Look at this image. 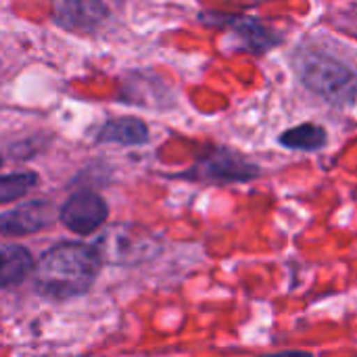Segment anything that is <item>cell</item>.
Instances as JSON below:
<instances>
[{
	"label": "cell",
	"instance_id": "obj_1",
	"mask_svg": "<svg viewBox=\"0 0 357 357\" xmlns=\"http://www.w3.org/2000/svg\"><path fill=\"white\" fill-rule=\"evenodd\" d=\"M100 253L94 245L61 243L48 249L33 266V287L42 297L67 301L90 291L100 270Z\"/></svg>",
	"mask_w": 357,
	"mask_h": 357
},
{
	"label": "cell",
	"instance_id": "obj_2",
	"mask_svg": "<svg viewBox=\"0 0 357 357\" xmlns=\"http://www.w3.org/2000/svg\"><path fill=\"white\" fill-rule=\"evenodd\" d=\"M297 71L312 92L335 105H347L357 98V73L326 52L305 50L297 59Z\"/></svg>",
	"mask_w": 357,
	"mask_h": 357
},
{
	"label": "cell",
	"instance_id": "obj_3",
	"mask_svg": "<svg viewBox=\"0 0 357 357\" xmlns=\"http://www.w3.org/2000/svg\"><path fill=\"white\" fill-rule=\"evenodd\" d=\"M107 218H109V207L105 199L90 190H79L71 195L59 211L61 224L67 230L82 236L96 232L107 222Z\"/></svg>",
	"mask_w": 357,
	"mask_h": 357
},
{
	"label": "cell",
	"instance_id": "obj_4",
	"mask_svg": "<svg viewBox=\"0 0 357 357\" xmlns=\"http://www.w3.org/2000/svg\"><path fill=\"white\" fill-rule=\"evenodd\" d=\"M100 253V259L115 261V264H132L144 261L146 257L157 253V243L144 234L134 232L130 228H113L109 230L100 243L94 245Z\"/></svg>",
	"mask_w": 357,
	"mask_h": 357
},
{
	"label": "cell",
	"instance_id": "obj_5",
	"mask_svg": "<svg viewBox=\"0 0 357 357\" xmlns=\"http://www.w3.org/2000/svg\"><path fill=\"white\" fill-rule=\"evenodd\" d=\"M54 23L73 33L94 31L109 15L102 0H54Z\"/></svg>",
	"mask_w": 357,
	"mask_h": 357
},
{
	"label": "cell",
	"instance_id": "obj_6",
	"mask_svg": "<svg viewBox=\"0 0 357 357\" xmlns=\"http://www.w3.org/2000/svg\"><path fill=\"white\" fill-rule=\"evenodd\" d=\"M54 220V207L48 201H27L10 211L0 213L2 236H27L44 230Z\"/></svg>",
	"mask_w": 357,
	"mask_h": 357
},
{
	"label": "cell",
	"instance_id": "obj_7",
	"mask_svg": "<svg viewBox=\"0 0 357 357\" xmlns=\"http://www.w3.org/2000/svg\"><path fill=\"white\" fill-rule=\"evenodd\" d=\"M199 174L201 178L215 180V182H245L255 178L259 169L253 163H249L245 157L228 149H220L209 157H205V161L199 165Z\"/></svg>",
	"mask_w": 357,
	"mask_h": 357
},
{
	"label": "cell",
	"instance_id": "obj_8",
	"mask_svg": "<svg viewBox=\"0 0 357 357\" xmlns=\"http://www.w3.org/2000/svg\"><path fill=\"white\" fill-rule=\"evenodd\" d=\"M98 142H113L121 146H138L149 142V128L136 117H115L109 119L96 134Z\"/></svg>",
	"mask_w": 357,
	"mask_h": 357
},
{
	"label": "cell",
	"instance_id": "obj_9",
	"mask_svg": "<svg viewBox=\"0 0 357 357\" xmlns=\"http://www.w3.org/2000/svg\"><path fill=\"white\" fill-rule=\"evenodd\" d=\"M33 257L25 247L6 245L0 247V289L21 284L33 270Z\"/></svg>",
	"mask_w": 357,
	"mask_h": 357
},
{
	"label": "cell",
	"instance_id": "obj_10",
	"mask_svg": "<svg viewBox=\"0 0 357 357\" xmlns=\"http://www.w3.org/2000/svg\"><path fill=\"white\" fill-rule=\"evenodd\" d=\"M280 144L293 151H318L326 144V132L316 123H301L287 130L280 136Z\"/></svg>",
	"mask_w": 357,
	"mask_h": 357
},
{
	"label": "cell",
	"instance_id": "obj_11",
	"mask_svg": "<svg viewBox=\"0 0 357 357\" xmlns=\"http://www.w3.org/2000/svg\"><path fill=\"white\" fill-rule=\"evenodd\" d=\"M236 33L245 42V46L255 50V52H261L274 44L272 31H268L259 21H255L251 17H243L236 21Z\"/></svg>",
	"mask_w": 357,
	"mask_h": 357
},
{
	"label": "cell",
	"instance_id": "obj_12",
	"mask_svg": "<svg viewBox=\"0 0 357 357\" xmlns=\"http://www.w3.org/2000/svg\"><path fill=\"white\" fill-rule=\"evenodd\" d=\"M36 184H38V176L33 172L0 176V203H10L25 197Z\"/></svg>",
	"mask_w": 357,
	"mask_h": 357
},
{
	"label": "cell",
	"instance_id": "obj_13",
	"mask_svg": "<svg viewBox=\"0 0 357 357\" xmlns=\"http://www.w3.org/2000/svg\"><path fill=\"white\" fill-rule=\"evenodd\" d=\"M257 357H314L310 351H299V349H289V351H276V354H264Z\"/></svg>",
	"mask_w": 357,
	"mask_h": 357
},
{
	"label": "cell",
	"instance_id": "obj_14",
	"mask_svg": "<svg viewBox=\"0 0 357 357\" xmlns=\"http://www.w3.org/2000/svg\"><path fill=\"white\" fill-rule=\"evenodd\" d=\"M0 165H2V157H0Z\"/></svg>",
	"mask_w": 357,
	"mask_h": 357
}]
</instances>
